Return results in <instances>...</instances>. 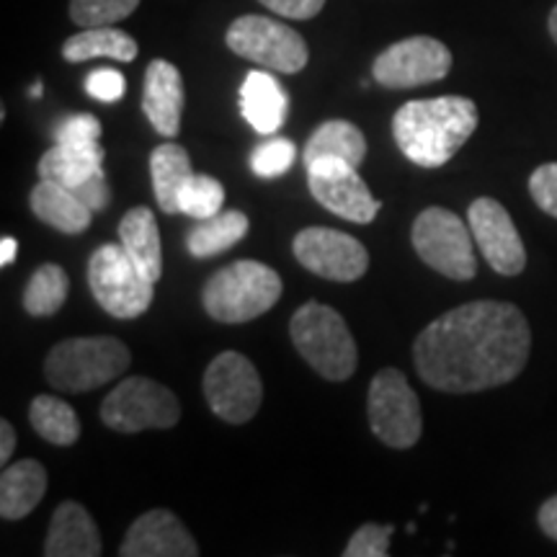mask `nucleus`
<instances>
[{"label": "nucleus", "mask_w": 557, "mask_h": 557, "mask_svg": "<svg viewBox=\"0 0 557 557\" xmlns=\"http://www.w3.org/2000/svg\"><path fill=\"white\" fill-rule=\"evenodd\" d=\"M532 351V331L517 305L478 299L444 312L418 333V377L442 393L465 395L519 377Z\"/></svg>", "instance_id": "nucleus-1"}, {"label": "nucleus", "mask_w": 557, "mask_h": 557, "mask_svg": "<svg viewBox=\"0 0 557 557\" xmlns=\"http://www.w3.org/2000/svg\"><path fill=\"white\" fill-rule=\"evenodd\" d=\"M475 101L465 96L408 101L395 111L393 137L403 156L421 169H442L478 129Z\"/></svg>", "instance_id": "nucleus-2"}, {"label": "nucleus", "mask_w": 557, "mask_h": 557, "mask_svg": "<svg viewBox=\"0 0 557 557\" xmlns=\"http://www.w3.org/2000/svg\"><path fill=\"white\" fill-rule=\"evenodd\" d=\"M292 344L323 380L344 382L357 372V341L348 331L346 320L331 305L305 302L289 323Z\"/></svg>", "instance_id": "nucleus-3"}, {"label": "nucleus", "mask_w": 557, "mask_h": 557, "mask_svg": "<svg viewBox=\"0 0 557 557\" xmlns=\"http://www.w3.org/2000/svg\"><path fill=\"white\" fill-rule=\"evenodd\" d=\"M132 364L129 348L114 336L65 338L47 354L45 377L54 389L70 395L90 393L122 377Z\"/></svg>", "instance_id": "nucleus-4"}, {"label": "nucleus", "mask_w": 557, "mask_h": 557, "mask_svg": "<svg viewBox=\"0 0 557 557\" xmlns=\"http://www.w3.org/2000/svg\"><path fill=\"white\" fill-rule=\"evenodd\" d=\"M282 278L261 261H235L220 269L201 289V305L218 323H248L269 312L282 297Z\"/></svg>", "instance_id": "nucleus-5"}, {"label": "nucleus", "mask_w": 557, "mask_h": 557, "mask_svg": "<svg viewBox=\"0 0 557 557\" xmlns=\"http://www.w3.org/2000/svg\"><path fill=\"white\" fill-rule=\"evenodd\" d=\"M88 287L94 299L111 318L135 320L145 315L152 302L156 282L132 259L124 246L96 248L88 259Z\"/></svg>", "instance_id": "nucleus-6"}, {"label": "nucleus", "mask_w": 557, "mask_h": 557, "mask_svg": "<svg viewBox=\"0 0 557 557\" xmlns=\"http://www.w3.org/2000/svg\"><path fill=\"white\" fill-rule=\"evenodd\" d=\"M413 248L426 267L455 282H468L478 274L475 250H472V230L462 218L444 207H429L418 214L410 230Z\"/></svg>", "instance_id": "nucleus-7"}, {"label": "nucleus", "mask_w": 557, "mask_h": 557, "mask_svg": "<svg viewBox=\"0 0 557 557\" xmlns=\"http://www.w3.org/2000/svg\"><path fill=\"white\" fill-rule=\"evenodd\" d=\"M367 416L372 434L389 449L416 447L423 434L421 400L395 367L374 374L367 395Z\"/></svg>", "instance_id": "nucleus-8"}, {"label": "nucleus", "mask_w": 557, "mask_h": 557, "mask_svg": "<svg viewBox=\"0 0 557 557\" xmlns=\"http://www.w3.org/2000/svg\"><path fill=\"white\" fill-rule=\"evenodd\" d=\"M225 45L243 60L256 62L259 67L274 70V73L295 75L305 70L310 60L308 41L299 32L282 21L269 16H240L230 24Z\"/></svg>", "instance_id": "nucleus-9"}, {"label": "nucleus", "mask_w": 557, "mask_h": 557, "mask_svg": "<svg viewBox=\"0 0 557 557\" xmlns=\"http://www.w3.org/2000/svg\"><path fill=\"white\" fill-rule=\"evenodd\" d=\"M101 421L120 434L173 429L181 421V403L156 380L127 377L101 403Z\"/></svg>", "instance_id": "nucleus-10"}, {"label": "nucleus", "mask_w": 557, "mask_h": 557, "mask_svg": "<svg viewBox=\"0 0 557 557\" xmlns=\"http://www.w3.org/2000/svg\"><path fill=\"white\" fill-rule=\"evenodd\" d=\"M201 389L212 413L233 426L248 423L263 400L259 369L238 351H222L209 361Z\"/></svg>", "instance_id": "nucleus-11"}, {"label": "nucleus", "mask_w": 557, "mask_h": 557, "mask_svg": "<svg viewBox=\"0 0 557 557\" xmlns=\"http://www.w3.org/2000/svg\"><path fill=\"white\" fill-rule=\"evenodd\" d=\"M451 70V52L434 37H408L389 45L374 60L372 78L382 88L403 90L444 81Z\"/></svg>", "instance_id": "nucleus-12"}, {"label": "nucleus", "mask_w": 557, "mask_h": 557, "mask_svg": "<svg viewBox=\"0 0 557 557\" xmlns=\"http://www.w3.org/2000/svg\"><path fill=\"white\" fill-rule=\"evenodd\" d=\"M295 259L312 274L331 282H357L367 274L369 253L354 235L331 227H308L292 243Z\"/></svg>", "instance_id": "nucleus-13"}, {"label": "nucleus", "mask_w": 557, "mask_h": 557, "mask_svg": "<svg viewBox=\"0 0 557 557\" xmlns=\"http://www.w3.org/2000/svg\"><path fill=\"white\" fill-rule=\"evenodd\" d=\"M308 186L320 207L357 225H369L382 209L359 176V169L344 160H318L308 165Z\"/></svg>", "instance_id": "nucleus-14"}, {"label": "nucleus", "mask_w": 557, "mask_h": 557, "mask_svg": "<svg viewBox=\"0 0 557 557\" xmlns=\"http://www.w3.org/2000/svg\"><path fill=\"white\" fill-rule=\"evenodd\" d=\"M468 222L483 259L493 271L504 276H517L527 267V250L511 214L500 201L480 197L468 209Z\"/></svg>", "instance_id": "nucleus-15"}, {"label": "nucleus", "mask_w": 557, "mask_h": 557, "mask_svg": "<svg viewBox=\"0 0 557 557\" xmlns=\"http://www.w3.org/2000/svg\"><path fill=\"white\" fill-rule=\"evenodd\" d=\"M122 557H197L199 547L176 513L152 508L129 527L120 547Z\"/></svg>", "instance_id": "nucleus-16"}, {"label": "nucleus", "mask_w": 557, "mask_h": 557, "mask_svg": "<svg viewBox=\"0 0 557 557\" xmlns=\"http://www.w3.org/2000/svg\"><path fill=\"white\" fill-rule=\"evenodd\" d=\"M184 78L181 70L169 60H152L145 70L143 111L158 135L176 137L181 132V114H184Z\"/></svg>", "instance_id": "nucleus-17"}, {"label": "nucleus", "mask_w": 557, "mask_h": 557, "mask_svg": "<svg viewBox=\"0 0 557 557\" xmlns=\"http://www.w3.org/2000/svg\"><path fill=\"white\" fill-rule=\"evenodd\" d=\"M47 557H99L101 534L78 500H62L50 519L45 540Z\"/></svg>", "instance_id": "nucleus-18"}, {"label": "nucleus", "mask_w": 557, "mask_h": 557, "mask_svg": "<svg viewBox=\"0 0 557 557\" xmlns=\"http://www.w3.org/2000/svg\"><path fill=\"white\" fill-rule=\"evenodd\" d=\"M289 96L271 73L250 70L240 86V114L259 135H274L284 127Z\"/></svg>", "instance_id": "nucleus-19"}, {"label": "nucleus", "mask_w": 557, "mask_h": 557, "mask_svg": "<svg viewBox=\"0 0 557 557\" xmlns=\"http://www.w3.org/2000/svg\"><path fill=\"white\" fill-rule=\"evenodd\" d=\"M47 493V470L37 459L5 465L0 475V517L18 521L29 517Z\"/></svg>", "instance_id": "nucleus-20"}, {"label": "nucleus", "mask_w": 557, "mask_h": 557, "mask_svg": "<svg viewBox=\"0 0 557 557\" xmlns=\"http://www.w3.org/2000/svg\"><path fill=\"white\" fill-rule=\"evenodd\" d=\"M29 207L37 220L65 235L86 233L94 220V212L75 197L73 189L45 178H39V184L32 189Z\"/></svg>", "instance_id": "nucleus-21"}, {"label": "nucleus", "mask_w": 557, "mask_h": 557, "mask_svg": "<svg viewBox=\"0 0 557 557\" xmlns=\"http://www.w3.org/2000/svg\"><path fill=\"white\" fill-rule=\"evenodd\" d=\"M103 148L99 143L90 145H65L54 143L52 150H47L39 158V178L54 181V184L75 189L83 181H88L96 173H103Z\"/></svg>", "instance_id": "nucleus-22"}, {"label": "nucleus", "mask_w": 557, "mask_h": 557, "mask_svg": "<svg viewBox=\"0 0 557 557\" xmlns=\"http://www.w3.org/2000/svg\"><path fill=\"white\" fill-rule=\"evenodd\" d=\"M364 158L367 139L357 124L346 120H331L320 124L302 150L305 169L318 163V160H344V163L354 165V169H361Z\"/></svg>", "instance_id": "nucleus-23"}, {"label": "nucleus", "mask_w": 557, "mask_h": 557, "mask_svg": "<svg viewBox=\"0 0 557 557\" xmlns=\"http://www.w3.org/2000/svg\"><path fill=\"white\" fill-rule=\"evenodd\" d=\"M120 243L124 250L143 267L152 282L163 276V248L156 214L148 207H135L120 222Z\"/></svg>", "instance_id": "nucleus-24"}, {"label": "nucleus", "mask_w": 557, "mask_h": 557, "mask_svg": "<svg viewBox=\"0 0 557 557\" xmlns=\"http://www.w3.org/2000/svg\"><path fill=\"white\" fill-rule=\"evenodd\" d=\"M191 158L178 143H163L150 152V176L158 207L165 214L178 212V194L191 178Z\"/></svg>", "instance_id": "nucleus-25"}, {"label": "nucleus", "mask_w": 557, "mask_h": 557, "mask_svg": "<svg viewBox=\"0 0 557 557\" xmlns=\"http://www.w3.org/2000/svg\"><path fill=\"white\" fill-rule=\"evenodd\" d=\"M248 230L250 222L238 209L218 212L212 218L197 222V227L186 238V248H189L194 259H212V256L225 253V250L238 246L248 235Z\"/></svg>", "instance_id": "nucleus-26"}, {"label": "nucleus", "mask_w": 557, "mask_h": 557, "mask_svg": "<svg viewBox=\"0 0 557 557\" xmlns=\"http://www.w3.org/2000/svg\"><path fill=\"white\" fill-rule=\"evenodd\" d=\"M137 52V41L127 32L114 29V26H94V29L75 34L62 45V58L67 62H86L94 58L135 62Z\"/></svg>", "instance_id": "nucleus-27"}, {"label": "nucleus", "mask_w": 557, "mask_h": 557, "mask_svg": "<svg viewBox=\"0 0 557 557\" xmlns=\"http://www.w3.org/2000/svg\"><path fill=\"white\" fill-rule=\"evenodd\" d=\"M29 421L37 434L54 447H73L81 438V418L73 406L52 395H37L29 406Z\"/></svg>", "instance_id": "nucleus-28"}, {"label": "nucleus", "mask_w": 557, "mask_h": 557, "mask_svg": "<svg viewBox=\"0 0 557 557\" xmlns=\"http://www.w3.org/2000/svg\"><path fill=\"white\" fill-rule=\"evenodd\" d=\"M70 292V278L58 263H41L26 282L24 310L32 318H50L60 312Z\"/></svg>", "instance_id": "nucleus-29"}, {"label": "nucleus", "mask_w": 557, "mask_h": 557, "mask_svg": "<svg viewBox=\"0 0 557 557\" xmlns=\"http://www.w3.org/2000/svg\"><path fill=\"white\" fill-rule=\"evenodd\" d=\"M222 205H225V189L218 178L207 176V173H191V178L178 194V212L197 220L222 212Z\"/></svg>", "instance_id": "nucleus-30"}, {"label": "nucleus", "mask_w": 557, "mask_h": 557, "mask_svg": "<svg viewBox=\"0 0 557 557\" xmlns=\"http://www.w3.org/2000/svg\"><path fill=\"white\" fill-rule=\"evenodd\" d=\"M139 0H70V18L83 29L114 26L137 11Z\"/></svg>", "instance_id": "nucleus-31"}, {"label": "nucleus", "mask_w": 557, "mask_h": 557, "mask_svg": "<svg viewBox=\"0 0 557 557\" xmlns=\"http://www.w3.org/2000/svg\"><path fill=\"white\" fill-rule=\"evenodd\" d=\"M297 158V145L287 137H271L261 143L259 148L250 156V169L261 178H276L284 176Z\"/></svg>", "instance_id": "nucleus-32"}, {"label": "nucleus", "mask_w": 557, "mask_h": 557, "mask_svg": "<svg viewBox=\"0 0 557 557\" xmlns=\"http://www.w3.org/2000/svg\"><path fill=\"white\" fill-rule=\"evenodd\" d=\"M393 524H364L354 532L344 549V557H387L389 555V537H393Z\"/></svg>", "instance_id": "nucleus-33"}, {"label": "nucleus", "mask_w": 557, "mask_h": 557, "mask_svg": "<svg viewBox=\"0 0 557 557\" xmlns=\"http://www.w3.org/2000/svg\"><path fill=\"white\" fill-rule=\"evenodd\" d=\"M101 122L94 114H70L54 124V143L65 145H90L99 143Z\"/></svg>", "instance_id": "nucleus-34"}, {"label": "nucleus", "mask_w": 557, "mask_h": 557, "mask_svg": "<svg viewBox=\"0 0 557 557\" xmlns=\"http://www.w3.org/2000/svg\"><path fill=\"white\" fill-rule=\"evenodd\" d=\"M529 194L542 212L557 220V163H545L532 173Z\"/></svg>", "instance_id": "nucleus-35"}, {"label": "nucleus", "mask_w": 557, "mask_h": 557, "mask_svg": "<svg viewBox=\"0 0 557 557\" xmlns=\"http://www.w3.org/2000/svg\"><path fill=\"white\" fill-rule=\"evenodd\" d=\"M86 90L90 99L101 101V103H114L122 101L124 90H127V81L120 70H111V67H101L94 70V73L86 78Z\"/></svg>", "instance_id": "nucleus-36"}, {"label": "nucleus", "mask_w": 557, "mask_h": 557, "mask_svg": "<svg viewBox=\"0 0 557 557\" xmlns=\"http://www.w3.org/2000/svg\"><path fill=\"white\" fill-rule=\"evenodd\" d=\"M73 191H75V197H78L94 214L101 212V209H107L109 201H111V189L107 184V173H96V176L83 181L81 186H75Z\"/></svg>", "instance_id": "nucleus-37"}, {"label": "nucleus", "mask_w": 557, "mask_h": 557, "mask_svg": "<svg viewBox=\"0 0 557 557\" xmlns=\"http://www.w3.org/2000/svg\"><path fill=\"white\" fill-rule=\"evenodd\" d=\"M259 3H263L269 11H274L284 18L308 21L315 18L318 13L323 11L325 0H259Z\"/></svg>", "instance_id": "nucleus-38"}, {"label": "nucleus", "mask_w": 557, "mask_h": 557, "mask_svg": "<svg viewBox=\"0 0 557 557\" xmlns=\"http://www.w3.org/2000/svg\"><path fill=\"white\" fill-rule=\"evenodd\" d=\"M540 527L549 540H557V496L545 500L540 508Z\"/></svg>", "instance_id": "nucleus-39"}, {"label": "nucleus", "mask_w": 557, "mask_h": 557, "mask_svg": "<svg viewBox=\"0 0 557 557\" xmlns=\"http://www.w3.org/2000/svg\"><path fill=\"white\" fill-rule=\"evenodd\" d=\"M13 449H16V431L9 421H0V462L9 465Z\"/></svg>", "instance_id": "nucleus-40"}, {"label": "nucleus", "mask_w": 557, "mask_h": 557, "mask_svg": "<svg viewBox=\"0 0 557 557\" xmlns=\"http://www.w3.org/2000/svg\"><path fill=\"white\" fill-rule=\"evenodd\" d=\"M16 238L3 235V238H0V267H11V263L16 261Z\"/></svg>", "instance_id": "nucleus-41"}, {"label": "nucleus", "mask_w": 557, "mask_h": 557, "mask_svg": "<svg viewBox=\"0 0 557 557\" xmlns=\"http://www.w3.org/2000/svg\"><path fill=\"white\" fill-rule=\"evenodd\" d=\"M549 34H553V39L557 41V5L553 9V13H549Z\"/></svg>", "instance_id": "nucleus-42"}, {"label": "nucleus", "mask_w": 557, "mask_h": 557, "mask_svg": "<svg viewBox=\"0 0 557 557\" xmlns=\"http://www.w3.org/2000/svg\"><path fill=\"white\" fill-rule=\"evenodd\" d=\"M32 96H34V99H41V81L34 83V88H32Z\"/></svg>", "instance_id": "nucleus-43"}]
</instances>
